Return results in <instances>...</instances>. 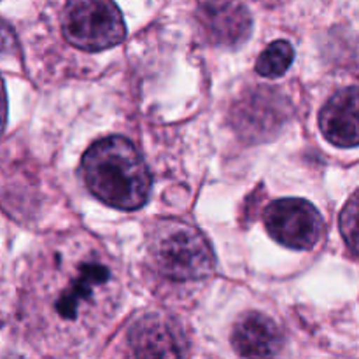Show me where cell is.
Masks as SVG:
<instances>
[{"mask_svg": "<svg viewBox=\"0 0 359 359\" xmlns=\"http://www.w3.org/2000/svg\"><path fill=\"white\" fill-rule=\"evenodd\" d=\"M123 297L118 262L88 233H65L41 245L20 293V318L39 351L72 354L114 321Z\"/></svg>", "mask_w": 359, "mask_h": 359, "instance_id": "1", "label": "cell"}, {"mask_svg": "<svg viewBox=\"0 0 359 359\" xmlns=\"http://www.w3.org/2000/svg\"><path fill=\"white\" fill-rule=\"evenodd\" d=\"M81 174L91 195L114 209L137 210L149 198V168L125 137H104L91 144L81 160Z\"/></svg>", "mask_w": 359, "mask_h": 359, "instance_id": "2", "label": "cell"}, {"mask_svg": "<svg viewBox=\"0 0 359 359\" xmlns=\"http://www.w3.org/2000/svg\"><path fill=\"white\" fill-rule=\"evenodd\" d=\"M147 258L158 276L174 283L207 279L216 255L205 235L181 219H161L147 235Z\"/></svg>", "mask_w": 359, "mask_h": 359, "instance_id": "3", "label": "cell"}, {"mask_svg": "<svg viewBox=\"0 0 359 359\" xmlns=\"http://www.w3.org/2000/svg\"><path fill=\"white\" fill-rule=\"evenodd\" d=\"M67 41L83 51H104L126 37V25L114 0H67L62 14Z\"/></svg>", "mask_w": 359, "mask_h": 359, "instance_id": "4", "label": "cell"}, {"mask_svg": "<svg viewBox=\"0 0 359 359\" xmlns=\"http://www.w3.org/2000/svg\"><path fill=\"white\" fill-rule=\"evenodd\" d=\"M263 223L273 241L297 251L314 248L323 233V216L304 198L272 202L263 214Z\"/></svg>", "mask_w": 359, "mask_h": 359, "instance_id": "5", "label": "cell"}, {"mask_svg": "<svg viewBox=\"0 0 359 359\" xmlns=\"http://www.w3.org/2000/svg\"><path fill=\"white\" fill-rule=\"evenodd\" d=\"M126 354L133 358H181L189 354L186 333L165 314H146L137 319L125 337Z\"/></svg>", "mask_w": 359, "mask_h": 359, "instance_id": "6", "label": "cell"}, {"mask_svg": "<svg viewBox=\"0 0 359 359\" xmlns=\"http://www.w3.org/2000/svg\"><path fill=\"white\" fill-rule=\"evenodd\" d=\"M198 21L212 44L238 46L248 41L251 14L242 0H200Z\"/></svg>", "mask_w": 359, "mask_h": 359, "instance_id": "7", "label": "cell"}, {"mask_svg": "<svg viewBox=\"0 0 359 359\" xmlns=\"http://www.w3.org/2000/svg\"><path fill=\"white\" fill-rule=\"evenodd\" d=\"M231 346L242 358L279 356L284 349V333L270 316L249 311L235 321Z\"/></svg>", "mask_w": 359, "mask_h": 359, "instance_id": "8", "label": "cell"}, {"mask_svg": "<svg viewBox=\"0 0 359 359\" xmlns=\"http://www.w3.org/2000/svg\"><path fill=\"white\" fill-rule=\"evenodd\" d=\"M319 128L333 146H359V88H344L328 98L319 114Z\"/></svg>", "mask_w": 359, "mask_h": 359, "instance_id": "9", "label": "cell"}, {"mask_svg": "<svg viewBox=\"0 0 359 359\" xmlns=\"http://www.w3.org/2000/svg\"><path fill=\"white\" fill-rule=\"evenodd\" d=\"M294 58L293 46L287 41H273L256 60V72L269 79H277L287 72Z\"/></svg>", "mask_w": 359, "mask_h": 359, "instance_id": "10", "label": "cell"}, {"mask_svg": "<svg viewBox=\"0 0 359 359\" xmlns=\"http://www.w3.org/2000/svg\"><path fill=\"white\" fill-rule=\"evenodd\" d=\"M340 233L356 258H359V189L347 200L340 212Z\"/></svg>", "mask_w": 359, "mask_h": 359, "instance_id": "11", "label": "cell"}]
</instances>
